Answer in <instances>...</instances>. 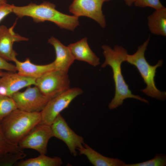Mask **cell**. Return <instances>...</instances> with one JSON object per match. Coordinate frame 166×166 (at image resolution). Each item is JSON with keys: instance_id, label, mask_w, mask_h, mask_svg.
Instances as JSON below:
<instances>
[{"instance_id": "obj_1", "label": "cell", "mask_w": 166, "mask_h": 166, "mask_svg": "<svg viewBox=\"0 0 166 166\" xmlns=\"http://www.w3.org/2000/svg\"><path fill=\"white\" fill-rule=\"evenodd\" d=\"M102 48L105 61L101 67L105 68L109 65L111 68L115 86L114 96L108 105L109 109L112 110L117 108L127 98H134L148 103L147 100L132 93L122 74L121 65L125 61L127 50L122 46L117 45L115 46L113 49L106 45H102Z\"/></svg>"}, {"instance_id": "obj_2", "label": "cell", "mask_w": 166, "mask_h": 166, "mask_svg": "<svg viewBox=\"0 0 166 166\" xmlns=\"http://www.w3.org/2000/svg\"><path fill=\"white\" fill-rule=\"evenodd\" d=\"M55 7L54 4L48 2L38 5L31 3L24 6L14 5L13 12L20 18L29 17L37 23L49 21L61 29L73 31L79 25L78 17L62 13Z\"/></svg>"}, {"instance_id": "obj_3", "label": "cell", "mask_w": 166, "mask_h": 166, "mask_svg": "<svg viewBox=\"0 0 166 166\" xmlns=\"http://www.w3.org/2000/svg\"><path fill=\"white\" fill-rule=\"evenodd\" d=\"M41 112H29L17 109L0 121L5 136L12 143L18 144L20 141L40 124Z\"/></svg>"}, {"instance_id": "obj_4", "label": "cell", "mask_w": 166, "mask_h": 166, "mask_svg": "<svg viewBox=\"0 0 166 166\" xmlns=\"http://www.w3.org/2000/svg\"><path fill=\"white\" fill-rule=\"evenodd\" d=\"M150 39H147L139 46L136 52L132 54H127L125 61L134 66L139 71L141 77L146 84V88L141 91L148 96L161 101L166 98V92L159 90L156 87L155 81L156 69L161 66L163 61L159 60L154 65H151L147 61L144 54Z\"/></svg>"}, {"instance_id": "obj_5", "label": "cell", "mask_w": 166, "mask_h": 166, "mask_svg": "<svg viewBox=\"0 0 166 166\" xmlns=\"http://www.w3.org/2000/svg\"><path fill=\"white\" fill-rule=\"evenodd\" d=\"M70 84L68 73L54 69L36 79L35 85L50 99L69 89Z\"/></svg>"}, {"instance_id": "obj_6", "label": "cell", "mask_w": 166, "mask_h": 166, "mask_svg": "<svg viewBox=\"0 0 166 166\" xmlns=\"http://www.w3.org/2000/svg\"><path fill=\"white\" fill-rule=\"evenodd\" d=\"M83 93V91L80 88H70L50 99L40 112L41 119L40 124L50 125L61 112L67 108L76 97Z\"/></svg>"}, {"instance_id": "obj_7", "label": "cell", "mask_w": 166, "mask_h": 166, "mask_svg": "<svg viewBox=\"0 0 166 166\" xmlns=\"http://www.w3.org/2000/svg\"><path fill=\"white\" fill-rule=\"evenodd\" d=\"M30 86L23 92L14 93L11 97L18 109L29 112H40L50 99L44 95L36 86Z\"/></svg>"}, {"instance_id": "obj_8", "label": "cell", "mask_w": 166, "mask_h": 166, "mask_svg": "<svg viewBox=\"0 0 166 166\" xmlns=\"http://www.w3.org/2000/svg\"><path fill=\"white\" fill-rule=\"evenodd\" d=\"M50 126L54 137L64 142L70 153L74 156H76L77 150L83 146V138L77 134L70 128L60 114L56 117Z\"/></svg>"}, {"instance_id": "obj_9", "label": "cell", "mask_w": 166, "mask_h": 166, "mask_svg": "<svg viewBox=\"0 0 166 166\" xmlns=\"http://www.w3.org/2000/svg\"><path fill=\"white\" fill-rule=\"evenodd\" d=\"M111 0H73L69 7V11L79 17L85 16L96 21L102 28L106 26L102 8L104 2Z\"/></svg>"}, {"instance_id": "obj_10", "label": "cell", "mask_w": 166, "mask_h": 166, "mask_svg": "<svg viewBox=\"0 0 166 166\" xmlns=\"http://www.w3.org/2000/svg\"><path fill=\"white\" fill-rule=\"evenodd\" d=\"M54 137L50 125L39 124L23 138L18 144L22 148H30L41 154H46L49 139Z\"/></svg>"}, {"instance_id": "obj_11", "label": "cell", "mask_w": 166, "mask_h": 166, "mask_svg": "<svg viewBox=\"0 0 166 166\" xmlns=\"http://www.w3.org/2000/svg\"><path fill=\"white\" fill-rule=\"evenodd\" d=\"M16 21L8 28L4 25L0 26V57L6 61L14 62L18 53L13 49L15 42L27 41L28 38L23 37L14 30Z\"/></svg>"}, {"instance_id": "obj_12", "label": "cell", "mask_w": 166, "mask_h": 166, "mask_svg": "<svg viewBox=\"0 0 166 166\" xmlns=\"http://www.w3.org/2000/svg\"><path fill=\"white\" fill-rule=\"evenodd\" d=\"M36 80L23 76L16 72H6L0 77V94L11 97L23 88L35 85Z\"/></svg>"}, {"instance_id": "obj_13", "label": "cell", "mask_w": 166, "mask_h": 166, "mask_svg": "<svg viewBox=\"0 0 166 166\" xmlns=\"http://www.w3.org/2000/svg\"><path fill=\"white\" fill-rule=\"evenodd\" d=\"M22 149L7 140L0 124V166H12L24 158L26 155Z\"/></svg>"}, {"instance_id": "obj_14", "label": "cell", "mask_w": 166, "mask_h": 166, "mask_svg": "<svg viewBox=\"0 0 166 166\" xmlns=\"http://www.w3.org/2000/svg\"><path fill=\"white\" fill-rule=\"evenodd\" d=\"M48 42L53 45L55 49L56 58L53 61L55 69L68 73L75 60L69 48L53 37L49 39Z\"/></svg>"}, {"instance_id": "obj_15", "label": "cell", "mask_w": 166, "mask_h": 166, "mask_svg": "<svg viewBox=\"0 0 166 166\" xmlns=\"http://www.w3.org/2000/svg\"><path fill=\"white\" fill-rule=\"evenodd\" d=\"M75 60L86 62L96 67L100 64L99 58L90 48L85 38L68 46Z\"/></svg>"}, {"instance_id": "obj_16", "label": "cell", "mask_w": 166, "mask_h": 166, "mask_svg": "<svg viewBox=\"0 0 166 166\" xmlns=\"http://www.w3.org/2000/svg\"><path fill=\"white\" fill-rule=\"evenodd\" d=\"M14 62L19 74L35 79L55 69L53 62L46 65H38L32 63L29 58H28L24 61H20L17 59Z\"/></svg>"}, {"instance_id": "obj_17", "label": "cell", "mask_w": 166, "mask_h": 166, "mask_svg": "<svg viewBox=\"0 0 166 166\" xmlns=\"http://www.w3.org/2000/svg\"><path fill=\"white\" fill-rule=\"evenodd\" d=\"M78 150L80 154L85 156L94 166H125L126 164L117 158L107 157L102 155L85 143L82 148Z\"/></svg>"}, {"instance_id": "obj_18", "label": "cell", "mask_w": 166, "mask_h": 166, "mask_svg": "<svg viewBox=\"0 0 166 166\" xmlns=\"http://www.w3.org/2000/svg\"><path fill=\"white\" fill-rule=\"evenodd\" d=\"M148 25L155 35L166 36V8L155 10L148 17Z\"/></svg>"}, {"instance_id": "obj_19", "label": "cell", "mask_w": 166, "mask_h": 166, "mask_svg": "<svg viewBox=\"0 0 166 166\" xmlns=\"http://www.w3.org/2000/svg\"><path fill=\"white\" fill-rule=\"evenodd\" d=\"M16 163L18 166H60L63 162L60 157H51L45 154H40L38 157L21 160Z\"/></svg>"}, {"instance_id": "obj_20", "label": "cell", "mask_w": 166, "mask_h": 166, "mask_svg": "<svg viewBox=\"0 0 166 166\" xmlns=\"http://www.w3.org/2000/svg\"><path fill=\"white\" fill-rule=\"evenodd\" d=\"M17 109L12 98L0 94V122L13 111Z\"/></svg>"}, {"instance_id": "obj_21", "label": "cell", "mask_w": 166, "mask_h": 166, "mask_svg": "<svg viewBox=\"0 0 166 166\" xmlns=\"http://www.w3.org/2000/svg\"><path fill=\"white\" fill-rule=\"evenodd\" d=\"M166 165V156L162 154H157L152 159L144 162L126 164L125 166H165Z\"/></svg>"}, {"instance_id": "obj_22", "label": "cell", "mask_w": 166, "mask_h": 166, "mask_svg": "<svg viewBox=\"0 0 166 166\" xmlns=\"http://www.w3.org/2000/svg\"><path fill=\"white\" fill-rule=\"evenodd\" d=\"M134 3L136 7L142 8L149 7L155 10L160 9L164 7L160 0H136Z\"/></svg>"}, {"instance_id": "obj_23", "label": "cell", "mask_w": 166, "mask_h": 166, "mask_svg": "<svg viewBox=\"0 0 166 166\" xmlns=\"http://www.w3.org/2000/svg\"><path fill=\"white\" fill-rule=\"evenodd\" d=\"M14 6L7 3L0 5V22L7 15L13 12Z\"/></svg>"}, {"instance_id": "obj_24", "label": "cell", "mask_w": 166, "mask_h": 166, "mask_svg": "<svg viewBox=\"0 0 166 166\" xmlns=\"http://www.w3.org/2000/svg\"><path fill=\"white\" fill-rule=\"evenodd\" d=\"M2 70L13 72L17 71L15 65L9 63L6 60L0 57V70Z\"/></svg>"}, {"instance_id": "obj_25", "label": "cell", "mask_w": 166, "mask_h": 166, "mask_svg": "<svg viewBox=\"0 0 166 166\" xmlns=\"http://www.w3.org/2000/svg\"><path fill=\"white\" fill-rule=\"evenodd\" d=\"M125 4L128 6H131L134 3L136 0H124Z\"/></svg>"}, {"instance_id": "obj_26", "label": "cell", "mask_w": 166, "mask_h": 166, "mask_svg": "<svg viewBox=\"0 0 166 166\" xmlns=\"http://www.w3.org/2000/svg\"><path fill=\"white\" fill-rule=\"evenodd\" d=\"M7 0H0V5L7 3Z\"/></svg>"}, {"instance_id": "obj_27", "label": "cell", "mask_w": 166, "mask_h": 166, "mask_svg": "<svg viewBox=\"0 0 166 166\" xmlns=\"http://www.w3.org/2000/svg\"><path fill=\"white\" fill-rule=\"evenodd\" d=\"M6 72H3L2 70H0V77H2L4 75Z\"/></svg>"}]
</instances>
